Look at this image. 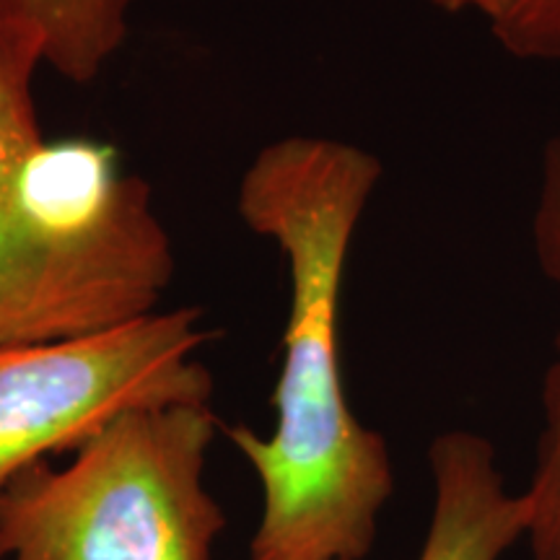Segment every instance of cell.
<instances>
[{
    "instance_id": "cell-1",
    "label": "cell",
    "mask_w": 560,
    "mask_h": 560,
    "mask_svg": "<svg viewBox=\"0 0 560 560\" xmlns=\"http://www.w3.org/2000/svg\"><path fill=\"white\" fill-rule=\"evenodd\" d=\"M382 182L374 153L340 138L272 140L242 174L244 226L289 270L276 425L223 429L260 480L249 560H366L395 467L380 431L355 418L340 363V299L355 229Z\"/></svg>"
},
{
    "instance_id": "cell-2",
    "label": "cell",
    "mask_w": 560,
    "mask_h": 560,
    "mask_svg": "<svg viewBox=\"0 0 560 560\" xmlns=\"http://www.w3.org/2000/svg\"><path fill=\"white\" fill-rule=\"evenodd\" d=\"M174 265L149 182L115 145L45 138L11 187L0 348L89 338L151 317Z\"/></svg>"
},
{
    "instance_id": "cell-3",
    "label": "cell",
    "mask_w": 560,
    "mask_h": 560,
    "mask_svg": "<svg viewBox=\"0 0 560 560\" xmlns=\"http://www.w3.org/2000/svg\"><path fill=\"white\" fill-rule=\"evenodd\" d=\"M210 402L122 412L70 465L37 462L0 495V560H213L226 514L206 488Z\"/></svg>"
},
{
    "instance_id": "cell-4",
    "label": "cell",
    "mask_w": 560,
    "mask_h": 560,
    "mask_svg": "<svg viewBox=\"0 0 560 560\" xmlns=\"http://www.w3.org/2000/svg\"><path fill=\"white\" fill-rule=\"evenodd\" d=\"M200 306L159 310L89 338L0 348V495L50 454L75 452L122 412L210 402Z\"/></svg>"
},
{
    "instance_id": "cell-5",
    "label": "cell",
    "mask_w": 560,
    "mask_h": 560,
    "mask_svg": "<svg viewBox=\"0 0 560 560\" xmlns=\"http://www.w3.org/2000/svg\"><path fill=\"white\" fill-rule=\"evenodd\" d=\"M431 516L416 560H503L524 542L527 501L486 436L444 431L429 446Z\"/></svg>"
},
{
    "instance_id": "cell-6",
    "label": "cell",
    "mask_w": 560,
    "mask_h": 560,
    "mask_svg": "<svg viewBox=\"0 0 560 560\" xmlns=\"http://www.w3.org/2000/svg\"><path fill=\"white\" fill-rule=\"evenodd\" d=\"M532 231L537 262L560 289V140L545 151ZM522 495L527 501L524 542L529 548V560H560V330L556 359L542 387V429L535 465Z\"/></svg>"
},
{
    "instance_id": "cell-7",
    "label": "cell",
    "mask_w": 560,
    "mask_h": 560,
    "mask_svg": "<svg viewBox=\"0 0 560 560\" xmlns=\"http://www.w3.org/2000/svg\"><path fill=\"white\" fill-rule=\"evenodd\" d=\"M45 47V66L70 83L96 81L130 34L132 0H0Z\"/></svg>"
},
{
    "instance_id": "cell-8",
    "label": "cell",
    "mask_w": 560,
    "mask_h": 560,
    "mask_svg": "<svg viewBox=\"0 0 560 560\" xmlns=\"http://www.w3.org/2000/svg\"><path fill=\"white\" fill-rule=\"evenodd\" d=\"M45 66V47L30 26L0 11V272L5 262L9 200L26 156L45 140L34 81Z\"/></svg>"
},
{
    "instance_id": "cell-9",
    "label": "cell",
    "mask_w": 560,
    "mask_h": 560,
    "mask_svg": "<svg viewBox=\"0 0 560 560\" xmlns=\"http://www.w3.org/2000/svg\"><path fill=\"white\" fill-rule=\"evenodd\" d=\"M488 26L511 58L560 62V0H503Z\"/></svg>"
},
{
    "instance_id": "cell-10",
    "label": "cell",
    "mask_w": 560,
    "mask_h": 560,
    "mask_svg": "<svg viewBox=\"0 0 560 560\" xmlns=\"http://www.w3.org/2000/svg\"><path fill=\"white\" fill-rule=\"evenodd\" d=\"M429 3L446 13H478V16L490 21L499 13L503 0H429Z\"/></svg>"
}]
</instances>
